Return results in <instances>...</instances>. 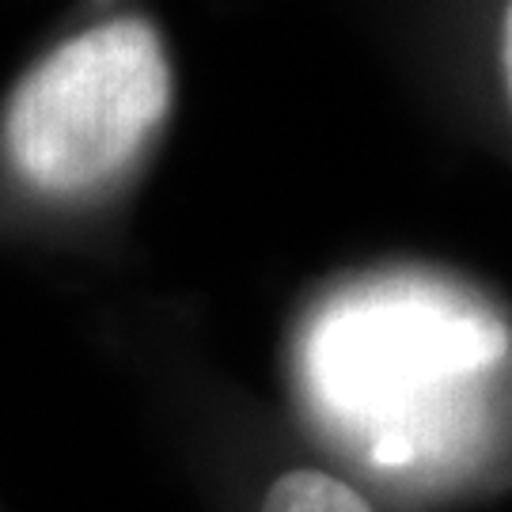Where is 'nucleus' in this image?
Masks as SVG:
<instances>
[{"label":"nucleus","mask_w":512,"mask_h":512,"mask_svg":"<svg viewBox=\"0 0 512 512\" xmlns=\"http://www.w3.org/2000/svg\"><path fill=\"white\" fill-rule=\"evenodd\" d=\"M171 110V65L141 16L99 19L38 54L0 107V167L38 202H84Z\"/></svg>","instance_id":"1"},{"label":"nucleus","mask_w":512,"mask_h":512,"mask_svg":"<svg viewBox=\"0 0 512 512\" xmlns=\"http://www.w3.org/2000/svg\"><path fill=\"white\" fill-rule=\"evenodd\" d=\"M262 512H372L365 497L323 471H289L262 497Z\"/></svg>","instance_id":"2"},{"label":"nucleus","mask_w":512,"mask_h":512,"mask_svg":"<svg viewBox=\"0 0 512 512\" xmlns=\"http://www.w3.org/2000/svg\"><path fill=\"white\" fill-rule=\"evenodd\" d=\"M501 61H505V84L512 95V4L505 12V27H501Z\"/></svg>","instance_id":"3"}]
</instances>
